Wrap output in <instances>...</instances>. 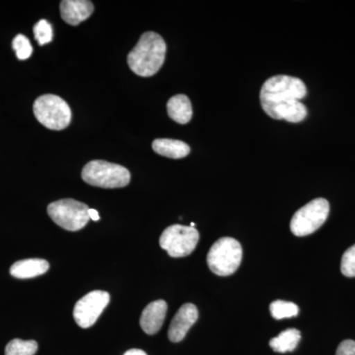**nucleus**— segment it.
<instances>
[{"mask_svg": "<svg viewBox=\"0 0 355 355\" xmlns=\"http://www.w3.org/2000/svg\"><path fill=\"white\" fill-rule=\"evenodd\" d=\"M167 46L157 33L147 32L128 55L130 69L137 76L150 77L157 73L165 62Z\"/></svg>", "mask_w": 355, "mask_h": 355, "instance_id": "1", "label": "nucleus"}, {"mask_svg": "<svg viewBox=\"0 0 355 355\" xmlns=\"http://www.w3.org/2000/svg\"><path fill=\"white\" fill-rule=\"evenodd\" d=\"M306 95L307 88L300 78L275 76L263 83L261 89L260 100L263 111L270 116L277 107L292 101H300Z\"/></svg>", "mask_w": 355, "mask_h": 355, "instance_id": "2", "label": "nucleus"}, {"mask_svg": "<svg viewBox=\"0 0 355 355\" xmlns=\"http://www.w3.org/2000/svg\"><path fill=\"white\" fill-rule=\"evenodd\" d=\"M81 176L85 183L98 188H125L130 182L127 168L104 160L90 161L84 166Z\"/></svg>", "mask_w": 355, "mask_h": 355, "instance_id": "3", "label": "nucleus"}, {"mask_svg": "<svg viewBox=\"0 0 355 355\" xmlns=\"http://www.w3.org/2000/svg\"><path fill=\"white\" fill-rule=\"evenodd\" d=\"M242 246L237 240L223 237L217 240L207 254L210 270L219 277H228L238 270L242 261Z\"/></svg>", "mask_w": 355, "mask_h": 355, "instance_id": "4", "label": "nucleus"}, {"mask_svg": "<svg viewBox=\"0 0 355 355\" xmlns=\"http://www.w3.org/2000/svg\"><path fill=\"white\" fill-rule=\"evenodd\" d=\"M33 110L39 123L50 130H64L71 121L69 104L57 95L41 96L35 101Z\"/></svg>", "mask_w": 355, "mask_h": 355, "instance_id": "5", "label": "nucleus"}, {"mask_svg": "<svg viewBox=\"0 0 355 355\" xmlns=\"http://www.w3.org/2000/svg\"><path fill=\"white\" fill-rule=\"evenodd\" d=\"M330 214V203L324 198H316L301 207L292 216L291 230L297 237L314 233L326 222Z\"/></svg>", "mask_w": 355, "mask_h": 355, "instance_id": "6", "label": "nucleus"}, {"mask_svg": "<svg viewBox=\"0 0 355 355\" xmlns=\"http://www.w3.org/2000/svg\"><path fill=\"white\" fill-rule=\"evenodd\" d=\"M48 214L55 223L67 231L80 230L90 220L88 205L72 198L51 202Z\"/></svg>", "mask_w": 355, "mask_h": 355, "instance_id": "7", "label": "nucleus"}, {"mask_svg": "<svg viewBox=\"0 0 355 355\" xmlns=\"http://www.w3.org/2000/svg\"><path fill=\"white\" fill-rule=\"evenodd\" d=\"M200 240V233L191 226H169L163 231L159 244L172 258H183L193 253Z\"/></svg>", "mask_w": 355, "mask_h": 355, "instance_id": "8", "label": "nucleus"}, {"mask_svg": "<svg viewBox=\"0 0 355 355\" xmlns=\"http://www.w3.org/2000/svg\"><path fill=\"white\" fill-rule=\"evenodd\" d=\"M108 292L95 291L89 292L76 303L73 310V318L80 328L88 329L97 322L103 311L108 306Z\"/></svg>", "mask_w": 355, "mask_h": 355, "instance_id": "9", "label": "nucleus"}, {"mask_svg": "<svg viewBox=\"0 0 355 355\" xmlns=\"http://www.w3.org/2000/svg\"><path fill=\"white\" fill-rule=\"evenodd\" d=\"M198 308L191 303L184 304L178 310L176 315L173 318L171 324L168 331V336L172 343H179L183 340L184 336L193 324L198 321Z\"/></svg>", "mask_w": 355, "mask_h": 355, "instance_id": "10", "label": "nucleus"}, {"mask_svg": "<svg viewBox=\"0 0 355 355\" xmlns=\"http://www.w3.org/2000/svg\"><path fill=\"white\" fill-rule=\"evenodd\" d=\"M94 11L89 0H64L60 2V15L67 24L76 26L88 19Z\"/></svg>", "mask_w": 355, "mask_h": 355, "instance_id": "11", "label": "nucleus"}, {"mask_svg": "<svg viewBox=\"0 0 355 355\" xmlns=\"http://www.w3.org/2000/svg\"><path fill=\"white\" fill-rule=\"evenodd\" d=\"M167 308L164 300L153 301L146 306L140 317V326L147 335H155L162 328Z\"/></svg>", "mask_w": 355, "mask_h": 355, "instance_id": "12", "label": "nucleus"}, {"mask_svg": "<svg viewBox=\"0 0 355 355\" xmlns=\"http://www.w3.org/2000/svg\"><path fill=\"white\" fill-rule=\"evenodd\" d=\"M50 268V263L42 259H28L16 261L10 268V275L19 279H34L44 275Z\"/></svg>", "mask_w": 355, "mask_h": 355, "instance_id": "13", "label": "nucleus"}, {"mask_svg": "<svg viewBox=\"0 0 355 355\" xmlns=\"http://www.w3.org/2000/svg\"><path fill=\"white\" fill-rule=\"evenodd\" d=\"M153 150L159 155L172 159L187 157L191 153L190 146L181 140L159 139L153 144Z\"/></svg>", "mask_w": 355, "mask_h": 355, "instance_id": "14", "label": "nucleus"}, {"mask_svg": "<svg viewBox=\"0 0 355 355\" xmlns=\"http://www.w3.org/2000/svg\"><path fill=\"white\" fill-rule=\"evenodd\" d=\"M167 112L173 121L181 125L188 123L193 116L190 99L183 94L174 96L168 101Z\"/></svg>", "mask_w": 355, "mask_h": 355, "instance_id": "15", "label": "nucleus"}, {"mask_svg": "<svg viewBox=\"0 0 355 355\" xmlns=\"http://www.w3.org/2000/svg\"><path fill=\"white\" fill-rule=\"evenodd\" d=\"M307 109L300 101H292L275 109L270 118L286 120L289 123H300L307 116Z\"/></svg>", "mask_w": 355, "mask_h": 355, "instance_id": "16", "label": "nucleus"}, {"mask_svg": "<svg viewBox=\"0 0 355 355\" xmlns=\"http://www.w3.org/2000/svg\"><path fill=\"white\" fill-rule=\"evenodd\" d=\"M300 340V331L296 330V329H287V330L282 331L279 336L270 340V347L275 352L286 354V352H293L297 347Z\"/></svg>", "mask_w": 355, "mask_h": 355, "instance_id": "17", "label": "nucleus"}, {"mask_svg": "<svg viewBox=\"0 0 355 355\" xmlns=\"http://www.w3.org/2000/svg\"><path fill=\"white\" fill-rule=\"evenodd\" d=\"M38 343L15 338L6 345V355H35L38 350Z\"/></svg>", "mask_w": 355, "mask_h": 355, "instance_id": "18", "label": "nucleus"}, {"mask_svg": "<svg viewBox=\"0 0 355 355\" xmlns=\"http://www.w3.org/2000/svg\"><path fill=\"white\" fill-rule=\"evenodd\" d=\"M270 314L275 320L296 317L299 314V308L295 303L284 300L275 301L270 305Z\"/></svg>", "mask_w": 355, "mask_h": 355, "instance_id": "19", "label": "nucleus"}, {"mask_svg": "<svg viewBox=\"0 0 355 355\" xmlns=\"http://www.w3.org/2000/svg\"><path fill=\"white\" fill-rule=\"evenodd\" d=\"M12 48L15 51L18 60H25L31 57L33 46L29 39L24 35H17L12 42Z\"/></svg>", "mask_w": 355, "mask_h": 355, "instance_id": "20", "label": "nucleus"}, {"mask_svg": "<svg viewBox=\"0 0 355 355\" xmlns=\"http://www.w3.org/2000/svg\"><path fill=\"white\" fill-rule=\"evenodd\" d=\"M35 39L38 42L40 46L51 43L53 41V27L48 21L40 20L36 25L34 26Z\"/></svg>", "mask_w": 355, "mask_h": 355, "instance_id": "21", "label": "nucleus"}, {"mask_svg": "<svg viewBox=\"0 0 355 355\" xmlns=\"http://www.w3.org/2000/svg\"><path fill=\"white\" fill-rule=\"evenodd\" d=\"M340 270L345 277H355V245L349 248L343 254Z\"/></svg>", "mask_w": 355, "mask_h": 355, "instance_id": "22", "label": "nucleus"}, {"mask_svg": "<svg viewBox=\"0 0 355 355\" xmlns=\"http://www.w3.org/2000/svg\"><path fill=\"white\" fill-rule=\"evenodd\" d=\"M336 355H355V340H343L338 345Z\"/></svg>", "mask_w": 355, "mask_h": 355, "instance_id": "23", "label": "nucleus"}, {"mask_svg": "<svg viewBox=\"0 0 355 355\" xmlns=\"http://www.w3.org/2000/svg\"><path fill=\"white\" fill-rule=\"evenodd\" d=\"M89 216H90V219H92V220H100L99 214H98V211L96 209H89Z\"/></svg>", "mask_w": 355, "mask_h": 355, "instance_id": "24", "label": "nucleus"}, {"mask_svg": "<svg viewBox=\"0 0 355 355\" xmlns=\"http://www.w3.org/2000/svg\"><path fill=\"white\" fill-rule=\"evenodd\" d=\"M123 355H147L146 352H144V350L141 349H130L128 350L127 352H125Z\"/></svg>", "mask_w": 355, "mask_h": 355, "instance_id": "25", "label": "nucleus"}]
</instances>
